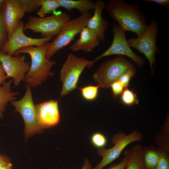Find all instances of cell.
<instances>
[{"label":"cell","mask_w":169,"mask_h":169,"mask_svg":"<svg viewBox=\"0 0 169 169\" xmlns=\"http://www.w3.org/2000/svg\"><path fill=\"white\" fill-rule=\"evenodd\" d=\"M105 9L125 32L135 33L139 37L148 27L144 15L136 4L124 0H110L105 3Z\"/></svg>","instance_id":"1"},{"label":"cell","mask_w":169,"mask_h":169,"mask_svg":"<svg viewBox=\"0 0 169 169\" xmlns=\"http://www.w3.org/2000/svg\"><path fill=\"white\" fill-rule=\"evenodd\" d=\"M50 42H48L41 47L29 46L21 48L14 55L28 54L31 58V63L30 69L26 74L24 81L31 87H36L42 84L49 76L52 77L54 73L51 70L56 63L46 57V53Z\"/></svg>","instance_id":"2"},{"label":"cell","mask_w":169,"mask_h":169,"mask_svg":"<svg viewBox=\"0 0 169 169\" xmlns=\"http://www.w3.org/2000/svg\"><path fill=\"white\" fill-rule=\"evenodd\" d=\"M135 68L131 61L120 55L103 62L93 78L100 87L107 89L127 71Z\"/></svg>","instance_id":"3"},{"label":"cell","mask_w":169,"mask_h":169,"mask_svg":"<svg viewBox=\"0 0 169 169\" xmlns=\"http://www.w3.org/2000/svg\"><path fill=\"white\" fill-rule=\"evenodd\" d=\"M70 19L69 14L62 12L44 18L30 16L24 25V30H30L33 32L39 33L42 38L54 37Z\"/></svg>","instance_id":"4"},{"label":"cell","mask_w":169,"mask_h":169,"mask_svg":"<svg viewBox=\"0 0 169 169\" xmlns=\"http://www.w3.org/2000/svg\"><path fill=\"white\" fill-rule=\"evenodd\" d=\"M91 17L89 12L81 14L78 17L68 21L50 43L46 53V57L50 59L59 50L68 45L83 28Z\"/></svg>","instance_id":"5"},{"label":"cell","mask_w":169,"mask_h":169,"mask_svg":"<svg viewBox=\"0 0 169 169\" xmlns=\"http://www.w3.org/2000/svg\"><path fill=\"white\" fill-rule=\"evenodd\" d=\"M159 29L157 22L155 19H153L141 35L136 38H131L127 39L130 47L135 48L140 53H143L147 58L150 64L151 74L153 72V64L156 67V53H160L156 45Z\"/></svg>","instance_id":"6"},{"label":"cell","mask_w":169,"mask_h":169,"mask_svg":"<svg viewBox=\"0 0 169 169\" xmlns=\"http://www.w3.org/2000/svg\"><path fill=\"white\" fill-rule=\"evenodd\" d=\"M26 92L20 100H13L10 103L15 108L16 111L22 115L25 124L24 135L27 142L28 138L35 134H39L43 130L38 124L32 95L31 87L27 84Z\"/></svg>","instance_id":"7"},{"label":"cell","mask_w":169,"mask_h":169,"mask_svg":"<svg viewBox=\"0 0 169 169\" xmlns=\"http://www.w3.org/2000/svg\"><path fill=\"white\" fill-rule=\"evenodd\" d=\"M90 61L84 58L78 57L72 53L68 55L60 72V79L62 84L61 96L68 94L76 87L81 74Z\"/></svg>","instance_id":"8"},{"label":"cell","mask_w":169,"mask_h":169,"mask_svg":"<svg viewBox=\"0 0 169 169\" xmlns=\"http://www.w3.org/2000/svg\"><path fill=\"white\" fill-rule=\"evenodd\" d=\"M143 138L142 134L136 129L128 135L119 132L113 136L112 139L111 143L114 145L112 147L108 149L104 147L98 148L97 153L102 158L101 161L92 169H102L117 158L128 144L140 141Z\"/></svg>","instance_id":"9"},{"label":"cell","mask_w":169,"mask_h":169,"mask_svg":"<svg viewBox=\"0 0 169 169\" xmlns=\"http://www.w3.org/2000/svg\"><path fill=\"white\" fill-rule=\"evenodd\" d=\"M112 31L113 38L111 45L103 53L91 61L88 68H90L101 58L114 54L126 56L132 59L138 67L142 68L145 64L144 61L141 57L136 55L131 49L127 41L125 32L116 24L113 26Z\"/></svg>","instance_id":"10"},{"label":"cell","mask_w":169,"mask_h":169,"mask_svg":"<svg viewBox=\"0 0 169 169\" xmlns=\"http://www.w3.org/2000/svg\"><path fill=\"white\" fill-rule=\"evenodd\" d=\"M24 23L21 20L14 32L2 47L1 50L9 56H13L18 50L29 46L41 47L54 37L36 38L26 36L24 32Z\"/></svg>","instance_id":"11"},{"label":"cell","mask_w":169,"mask_h":169,"mask_svg":"<svg viewBox=\"0 0 169 169\" xmlns=\"http://www.w3.org/2000/svg\"><path fill=\"white\" fill-rule=\"evenodd\" d=\"M25 56L20 54L9 56L0 50V61L8 78L13 79L14 86H18L24 81L25 76L30 66L29 62H26Z\"/></svg>","instance_id":"12"},{"label":"cell","mask_w":169,"mask_h":169,"mask_svg":"<svg viewBox=\"0 0 169 169\" xmlns=\"http://www.w3.org/2000/svg\"><path fill=\"white\" fill-rule=\"evenodd\" d=\"M58 101L50 100L35 105L37 120L42 129L56 125L60 119Z\"/></svg>","instance_id":"13"},{"label":"cell","mask_w":169,"mask_h":169,"mask_svg":"<svg viewBox=\"0 0 169 169\" xmlns=\"http://www.w3.org/2000/svg\"><path fill=\"white\" fill-rule=\"evenodd\" d=\"M94 13L88 19L86 27L93 30L98 36L101 42L106 39L105 34L109 25L108 21L102 16L105 3L102 0H96L94 3Z\"/></svg>","instance_id":"14"},{"label":"cell","mask_w":169,"mask_h":169,"mask_svg":"<svg viewBox=\"0 0 169 169\" xmlns=\"http://www.w3.org/2000/svg\"><path fill=\"white\" fill-rule=\"evenodd\" d=\"M24 14L17 0H6L4 17L8 38L14 32Z\"/></svg>","instance_id":"15"},{"label":"cell","mask_w":169,"mask_h":169,"mask_svg":"<svg viewBox=\"0 0 169 169\" xmlns=\"http://www.w3.org/2000/svg\"><path fill=\"white\" fill-rule=\"evenodd\" d=\"M80 34L78 39L69 47L73 52L82 50L85 52H90L100 43L96 34L86 27L83 28Z\"/></svg>","instance_id":"16"},{"label":"cell","mask_w":169,"mask_h":169,"mask_svg":"<svg viewBox=\"0 0 169 169\" xmlns=\"http://www.w3.org/2000/svg\"><path fill=\"white\" fill-rule=\"evenodd\" d=\"M124 154L127 162L125 169H146L143 147L141 145L137 144L125 150Z\"/></svg>","instance_id":"17"},{"label":"cell","mask_w":169,"mask_h":169,"mask_svg":"<svg viewBox=\"0 0 169 169\" xmlns=\"http://www.w3.org/2000/svg\"><path fill=\"white\" fill-rule=\"evenodd\" d=\"M61 7L65 8L69 12L73 9L78 10L81 14L89 12L95 9V3L91 0H57Z\"/></svg>","instance_id":"18"},{"label":"cell","mask_w":169,"mask_h":169,"mask_svg":"<svg viewBox=\"0 0 169 169\" xmlns=\"http://www.w3.org/2000/svg\"><path fill=\"white\" fill-rule=\"evenodd\" d=\"M13 81L11 79L5 81L2 85H0V117H3V112L8 103L13 100H15L16 95H18L17 92H13L11 90V84Z\"/></svg>","instance_id":"19"},{"label":"cell","mask_w":169,"mask_h":169,"mask_svg":"<svg viewBox=\"0 0 169 169\" xmlns=\"http://www.w3.org/2000/svg\"><path fill=\"white\" fill-rule=\"evenodd\" d=\"M146 169H156L159 158L158 148L152 146L143 147Z\"/></svg>","instance_id":"20"},{"label":"cell","mask_w":169,"mask_h":169,"mask_svg":"<svg viewBox=\"0 0 169 169\" xmlns=\"http://www.w3.org/2000/svg\"><path fill=\"white\" fill-rule=\"evenodd\" d=\"M40 8L37 12L40 18L45 17L48 13L54 12L60 7V5L57 0H39Z\"/></svg>","instance_id":"21"},{"label":"cell","mask_w":169,"mask_h":169,"mask_svg":"<svg viewBox=\"0 0 169 169\" xmlns=\"http://www.w3.org/2000/svg\"><path fill=\"white\" fill-rule=\"evenodd\" d=\"M121 94V100L126 105L131 106L138 103L136 94L128 88H125Z\"/></svg>","instance_id":"22"},{"label":"cell","mask_w":169,"mask_h":169,"mask_svg":"<svg viewBox=\"0 0 169 169\" xmlns=\"http://www.w3.org/2000/svg\"><path fill=\"white\" fill-rule=\"evenodd\" d=\"M17 1L25 13L34 12L40 8L39 0H17Z\"/></svg>","instance_id":"23"},{"label":"cell","mask_w":169,"mask_h":169,"mask_svg":"<svg viewBox=\"0 0 169 169\" xmlns=\"http://www.w3.org/2000/svg\"><path fill=\"white\" fill-rule=\"evenodd\" d=\"M99 86L88 85L81 88H79L82 97L87 100H92L97 97Z\"/></svg>","instance_id":"24"},{"label":"cell","mask_w":169,"mask_h":169,"mask_svg":"<svg viewBox=\"0 0 169 169\" xmlns=\"http://www.w3.org/2000/svg\"><path fill=\"white\" fill-rule=\"evenodd\" d=\"M4 6L0 10V50L8 39V33L4 20Z\"/></svg>","instance_id":"25"},{"label":"cell","mask_w":169,"mask_h":169,"mask_svg":"<svg viewBox=\"0 0 169 169\" xmlns=\"http://www.w3.org/2000/svg\"><path fill=\"white\" fill-rule=\"evenodd\" d=\"M155 141L159 149L169 153V135L159 133L156 137Z\"/></svg>","instance_id":"26"},{"label":"cell","mask_w":169,"mask_h":169,"mask_svg":"<svg viewBox=\"0 0 169 169\" xmlns=\"http://www.w3.org/2000/svg\"><path fill=\"white\" fill-rule=\"evenodd\" d=\"M158 149L159 158L156 169H169V153Z\"/></svg>","instance_id":"27"},{"label":"cell","mask_w":169,"mask_h":169,"mask_svg":"<svg viewBox=\"0 0 169 169\" xmlns=\"http://www.w3.org/2000/svg\"><path fill=\"white\" fill-rule=\"evenodd\" d=\"M91 141L93 144L98 148H103L107 142L105 136L99 132L95 133L93 135Z\"/></svg>","instance_id":"28"},{"label":"cell","mask_w":169,"mask_h":169,"mask_svg":"<svg viewBox=\"0 0 169 169\" xmlns=\"http://www.w3.org/2000/svg\"><path fill=\"white\" fill-rule=\"evenodd\" d=\"M136 72L135 68L131 69L125 72L120 77L118 80L122 83L125 88H128L130 79L135 76Z\"/></svg>","instance_id":"29"},{"label":"cell","mask_w":169,"mask_h":169,"mask_svg":"<svg viewBox=\"0 0 169 169\" xmlns=\"http://www.w3.org/2000/svg\"><path fill=\"white\" fill-rule=\"evenodd\" d=\"M114 97L116 98L121 95L125 87L122 83L119 80L113 83L110 85Z\"/></svg>","instance_id":"30"},{"label":"cell","mask_w":169,"mask_h":169,"mask_svg":"<svg viewBox=\"0 0 169 169\" xmlns=\"http://www.w3.org/2000/svg\"><path fill=\"white\" fill-rule=\"evenodd\" d=\"M127 165L125 159L123 157L118 163L110 166L107 169H125Z\"/></svg>","instance_id":"31"},{"label":"cell","mask_w":169,"mask_h":169,"mask_svg":"<svg viewBox=\"0 0 169 169\" xmlns=\"http://www.w3.org/2000/svg\"><path fill=\"white\" fill-rule=\"evenodd\" d=\"M143 1L156 3L162 7L169 8V0H143Z\"/></svg>","instance_id":"32"},{"label":"cell","mask_w":169,"mask_h":169,"mask_svg":"<svg viewBox=\"0 0 169 169\" xmlns=\"http://www.w3.org/2000/svg\"><path fill=\"white\" fill-rule=\"evenodd\" d=\"M8 78L6 76L5 72L0 61V85L2 84Z\"/></svg>","instance_id":"33"},{"label":"cell","mask_w":169,"mask_h":169,"mask_svg":"<svg viewBox=\"0 0 169 169\" xmlns=\"http://www.w3.org/2000/svg\"><path fill=\"white\" fill-rule=\"evenodd\" d=\"M169 120L167 119L161 129V133L169 135Z\"/></svg>","instance_id":"34"},{"label":"cell","mask_w":169,"mask_h":169,"mask_svg":"<svg viewBox=\"0 0 169 169\" xmlns=\"http://www.w3.org/2000/svg\"><path fill=\"white\" fill-rule=\"evenodd\" d=\"M11 163L10 160L6 156L2 155L0 156V167Z\"/></svg>","instance_id":"35"},{"label":"cell","mask_w":169,"mask_h":169,"mask_svg":"<svg viewBox=\"0 0 169 169\" xmlns=\"http://www.w3.org/2000/svg\"><path fill=\"white\" fill-rule=\"evenodd\" d=\"M91 165L88 159L85 158L84 161V164L83 166L81 169H92Z\"/></svg>","instance_id":"36"},{"label":"cell","mask_w":169,"mask_h":169,"mask_svg":"<svg viewBox=\"0 0 169 169\" xmlns=\"http://www.w3.org/2000/svg\"><path fill=\"white\" fill-rule=\"evenodd\" d=\"M12 164L11 163L0 167V169H12Z\"/></svg>","instance_id":"37"},{"label":"cell","mask_w":169,"mask_h":169,"mask_svg":"<svg viewBox=\"0 0 169 169\" xmlns=\"http://www.w3.org/2000/svg\"><path fill=\"white\" fill-rule=\"evenodd\" d=\"M5 1L6 0H0V10H1L4 6Z\"/></svg>","instance_id":"38"},{"label":"cell","mask_w":169,"mask_h":169,"mask_svg":"<svg viewBox=\"0 0 169 169\" xmlns=\"http://www.w3.org/2000/svg\"><path fill=\"white\" fill-rule=\"evenodd\" d=\"M2 155L0 153V156H1Z\"/></svg>","instance_id":"39"}]
</instances>
